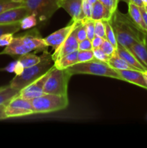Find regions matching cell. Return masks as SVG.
Wrapping results in <instances>:
<instances>
[{
	"instance_id": "cell-1",
	"label": "cell",
	"mask_w": 147,
	"mask_h": 148,
	"mask_svg": "<svg viewBox=\"0 0 147 148\" xmlns=\"http://www.w3.org/2000/svg\"><path fill=\"white\" fill-rule=\"evenodd\" d=\"M115 34L118 44L129 49L135 42H144L147 33L142 31L133 22L128 14L118 10L112 14L109 20Z\"/></svg>"
},
{
	"instance_id": "cell-2",
	"label": "cell",
	"mask_w": 147,
	"mask_h": 148,
	"mask_svg": "<svg viewBox=\"0 0 147 148\" xmlns=\"http://www.w3.org/2000/svg\"><path fill=\"white\" fill-rule=\"evenodd\" d=\"M40 62L30 67L26 68L20 75H15L10 82V85L14 89L20 91L43 76L54 66L52 54L46 50L40 56Z\"/></svg>"
},
{
	"instance_id": "cell-3",
	"label": "cell",
	"mask_w": 147,
	"mask_h": 148,
	"mask_svg": "<svg viewBox=\"0 0 147 148\" xmlns=\"http://www.w3.org/2000/svg\"><path fill=\"white\" fill-rule=\"evenodd\" d=\"M71 75H93L97 76L108 77L122 80L116 70L111 67L107 62L99 60L76 63L66 69Z\"/></svg>"
},
{
	"instance_id": "cell-4",
	"label": "cell",
	"mask_w": 147,
	"mask_h": 148,
	"mask_svg": "<svg viewBox=\"0 0 147 148\" xmlns=\"http://www.w3.org/2000/svg\"><path fill=\"white\" fill-rule=\"evenodd\" d=\"M35 114H48L65 109L69 105L67 95L45 93L31 100Z\"/></svg>"
},
{
	"instance_id": "cell-5",
	"label": "cell",
	"mask_w": 147,
	"mask_h": 148,
	"mask_svg": "<svg viewBox=\"0 0 147 148\" xmlns=\"http://www.w3.org/2000/svg\"><path fill=\"white\" fill-rule=\"evenodd\" d=\"M71 77L66 69H58L53 66L45 82L43 91L47 94L67 95L68 82Z\"/></svg>"
},
{
	"instance_id": "cell-6",
	"label": "cell",
	"mask_w": 147,
	"mask_h": 148,
	"mask_svg": "<svg viewBox=\"0 0 147 148\" xmlns=\"http://www.w3.org/2000/svg\"><path fill=\"white\" fill-rule=\"evenodd\" d=\"M60 0H25L24 6L30 14H35L37 20L46 22L60 8Z\"/></svg>"
},
{
	"instance_id": "cell-7",
	"label": "cell",
	"mask_w": 147,
	"mask_h": 148,
	"mask_svg": "<svg viewBox=\"0 0 147 148\" xmlns=\"http://www.w3.org/2000/svg\"><path fill=\"white\" fill-rule=\"evenodd\" d=\"M5 114L8 118L24 116L35 114L31 101L17 95L10 100L5 106Z\"/></svg>"
},
{
	"instance_id": "cell-8",
	"label": "cell",
	"mask_w": 147,
	"mask_h": 148,
	"mask_svg": "<svg viewBox=\"0 0 147 148\" xmlns=\"http://www.w3.org/2000/svg\"><path fill=\"white\" fill-rule=\"evenodd\" d=\"M78 22L79 21H74L71 19V21L67 25L63 27V28L56 30V32L49 35L48 37L44 38L47 46L53 48V51L57 50L60 47L61 45L64 42L66 38L69 36L71 32L74 29V27L77 25Z\"/></svg>"
},
{
	"instance_id": "cell-9",
	"label": "cell",
	"mask_w": 147,
	"mask_h": 148,
	"mask_svg": "<svg viewBox=\"0 0 147 148\" xmlns=\"http://www.w3.org/2000/svg\"><path fill=\"white\" fill-rule=\"evenodd\" d=\"M50 71H51V69L43 76L40 77V78L21 90L18 95L22 98L31 101L33 98H37V97L45 94L44 91H43V88H44L46 79H48L49 75H50Z\"/></svg>"
},
{
	"instance_id": "cell-10",
	"label": "cell",
	"mask_w": 147,
	"mask_h": 148,
	"mask_svg": "<svg viewBox=\"0 0 147 148\" xmlns=\"http://www.w3.org/2000/svg\"><path fill=\"white\" fill-rule=\"evenodd\" d=\"M76 26L71 32L70 34L66 38L64 42L61 45L60 47L52 53V59L54 62L64 56L65 55L79 50V40H77V38H76Z\"/></svg>"
},
{
	"instance_id": "cell-11",
	"label": "cell",
	"mask_w": 147,
	"mask_h": 148,
	"mask_svg": "<svg viewBox=\"0 0 147 148\" xmlns=\"http://www.w3.org/2000/svg\"><path fill=\"white\" fill-rule=\"evenodd\" d=\"M24 44L31 51L35 52L44 51L48 50V46L46 44L45 39L40 36L37 29H33L24 36H20Z\"/></svg>"
},
{
	"instance_id": "cell-12",
	"label": "cell",
	"mask_w": 147,
	"mask_h": 148,
	"mask_svg": "<svg viewBox=\"0 0 147 148\" xmlns=\"http://www.w3.org/2000/svg\"><path fill=\"white\" fill-rule=\"evenodd\" d=\"M29 14H30V12L24 5L10 9L0 14V24L18 23Z\"/></svg>"
},
{
	"instance_id": "cell-13",
	"label": "cell",
	"mask_w": 147,
	"mask_h": 148,
	"mask_svg": "<svg viewBox=\"0 0 147 148\" xmlns=\"http://www.w3.org/2000/svg\"><path fill=\"white\" fill-rule=\"evenodd\" d=\"M123 81L132 83L147 90V83L143 72L133 69H115Z\"/></svg>"
},
{
	"instance_id": "cell-14",
	"label": "cell",
	"mask_w": 147,
	"mask_h": 148,
	"mask_svg": "<svg viewBox=\"0 0 147 148\" xmlns=\"http://www.w3.org/2000/svg\"><path fill=\"white\" fill-rule=\"evenodd\" d=\"M59 7L69 14L74 21L81 20L82 14V0H60Z\"/></svg>"
},
{
	"instance_id": "cell-15",
	"label": "cell",
	"mask_w": 147,
	"mask_h": 148,
	"mask_svg": "<svg viewBox=\"0 0 147 148\" xmlns=\"http://www.w3.org/2000/svg\"><path fill=\"white\" fill-rule=\"evenodd\" d=\"M31 51L30 49L24 44L20 36L14 37L10 44L7 46L5 49L0 52V55L7 54L10 56H22Z\"/></svg>"
},
{
	"instance_id": "cell-16",
	"label": "cell",
	"mask_w": 147,
	"mask_h": 148,
	"mask_svg": "<svg viewBox=\"0 0 147 148\" xmlns=\"http://www.w3.org/2000/svg\"><path fill=\"white\" fill-rule=\"evenodd\" d=\"M116 50L119 56L122 59H123L125 62H128L130 65L133 66L136 70L141 71V72H144V71L147 70L129 49L118 44Z\"/></svg>"
},
{
	"instance_id": "cell-17",
	"label": "cell",
	"mask_w": 147,
	"mask_h": 148,
	"mask_svg": "<svg viewBox=\"0 0 147 148\" xmlns=\"http://www.w3.org/2000/svg\"><path fill=\"white\" fill-rule=\"evenodd\" d=\"M128 15L134 23L141 29L142 31L147 33V28L145 22L143 18L140 7L132 2L128 3Z\"/></svg>"
},
{
	"instance_id": "cell-18",
	"label": "cell",
	"mask_w": 147,
	"mask_h": 148,
	"mask_svg": "<svg viewBox=\"0 0 147 148\" xmlns=\"http://www.w3.org/2000/svg\"><path fill=\"white\" fill-rule=\"evenodd\" d=\"M113 13L111 12L105 6H104L100 1H97L93 4L91 19L96 20H110Z\"/></svg>"
},
{
	"instance_id": "cell-19",
	"label": "cell",
	"mask_w": 147,
	"mask_h": 148,
	"mask_svg": "<svg viewBox=\"0 0 147 148\" xmlns=\"http://www.w3.org/2000/svg\"><path fill=\"white\" fill-rule=\"evenodd\" d=\"M143 66L147 69V46L144 42H135L129 49Z\"/></svg>"
},
{
	"instance_id": "cell-20",
	"label": "cell",
	"mask_w": 147,
	"mask_h": 148,
	"mask_svg": "<svg viewBox=\"0 0 147 148\" xmlns=\"http://www.w3.org/2000/svg\"><path fill=\"white\" fill-rule=\"evenodd\" d=\"M78 52H79V50L75 51L55 61L54 66L58 69H65L78 63Z\"/></svg>"
},
{
	"instance_id": "cell-21",
	"label": "cell",
	"mask_w": 147,
	"mask_h": 148,
	"mask_svg": "<svg viewBox=\"0 0 147 148\" xmlns=\"http://www.w3.org/2000/svg\"><path fill=\"white\" fill-rule=\"evenodd\" d=\"M108 64L111 67L115 69H133V70H136L133 66L130 65L128 62H125L123 59H122L119 56V54L117 52V50L110 57Z\"/></svg>"
},
{
	"instance_id": "cell-22",
	"label": "cell",
	"mask_w": 147,
	"mask_h": 148,
	"mask_svg": "<svg viewBox=\"0 0 147 148\" xmlns=\"http://www.w3.org/2000/svg\"><path fill=\"white\" fill-rule=\"evenodd\" d=\"M20 91L12 88L10 85L0 87V105L7 104L9 101L17 95Z\"/></svg>"
},
{
	"instance_id": "cell-23",
	"label": "cell",
	"mask_w": 147,
	"mask_h": 148,
	"mask_svg": "<svg viewBox=\"0 0 147 148\" xmlns=\"http://www.w3.org/2000/svg\"><path fill=\"white\" fill-rule=\"evenodd\" d=\"M40 59H41L40 56L27 53L26 54L22 55V56H20V57L17 59V62L20 64L22 67L24 69L26 68L30 67V66L37 64L38 62H40Z\"/></svg>"
},
{
	"instance_id": "cell-24",
	"label": "cell",
	"mask_w": 147,
	"mask_h": 148,
	"mask_svg": "<svg viewBox=\"0 0 147 148\" xmlns=\"http://www.w3.org/2000/svg\"><path fill=\"white\" fill-rule=\"evenodd\" d=\"M104 23H105V34H106V39L109 40L115 48H118V41H117L116 37H115V34L114 33V30L112 29V25H111L110 23L109 20H104Z\"/></svg>"
},
{
	"instance_id": "cell-25",
	"label": "cell",
	"mask_w": 147,
	"mask_h": 148,
	"mask_svg": "<svg viewBox=\"0 0 147 148\" xmlns=\"http://www.w3.org/2000/svg\"><path fill=\"white\" fill-rule=\"evenodd\" d=\"M37 23V19L35 14H29L20 21V26L22 30L32 28L35 27Z\"/></svg>"
},
{
	"instance_id": "cell-26",
	"label": "cell",
	"mask_w": 147,
	"mask_h": 148,
	"mask_svg": "<svg viewBox=\"0 0 147 148\" xmlns=\"http://www.w3.org/2000/svg\"><path fill=\"white\" fill-rule=\"evenodd\" d=\"M21 29L20 22L12 24H0V36L4 33H10L14 34Z\"/></svg>"
},
{
	"instance_id": "cell-27",
	"label": "cell",
	"mask_w": 147,
	"mask_h": 148,
	"mask_svg": "<svg viewBox=\"0 0 147 148\" xmlns=\"http://www.w3.org/2000/svg\"><path fill=\"white\" fill-rule=\"evenodd\" d=\"M93 4H91L89 0H82V14L81 20L91 19Z\"/></svg>"
},
{
	"instance_id": "cell-28",
	"label": "cell",
	"mask_w": 147,
	"mask_h": 148,
	"mask_svg": "<svg viewBox=\"0 0 147 148\" xmlns=\"http://www.w3.org/2000/svg\"><path fill=\"white\" fill-rule=\"evenodd\" d=\"M95 60L93 49L89 51H79L78 52V63Z\"/></svg>"
},
{
	"instance_id": "cell-29",
	"label": "cell",
	"mask_w": 147,
	"mask_h": 148,
	"mask_svg": "<svg viewBox=\"0 0 147 148\" xmlns=\"http://www.w3.org/2000/svg\"><path fill=\"white\" fill-rule=\"evenodd\" d=\"M23 5H24V3L14 2L12 0H0V14L7 10Z\"/></svg>"
},
{
	"instance_id": "cell-30",
	"label": "cell",
	"mask_w": 147,
	"mask_h": 148,
	"mask_svg": "<svg viewBox=\"0 0 147 148\" xmlns=\"http://www.w3.org/2000/svg\"><path fill=\"white\" fill-rule=\"evenodd\" d=\"M86 26V36L87 38L92 40L95 36V20L92 19H87V20H82Z\"/></svg>"
},
{
	"instance_id": "cell-31",
	"label": "cell",
	"mask_w": 147,
	"mask_h": 148,
	"mask_svg": "<svg viewBox=\"0 0 147 148\" xmlns=\"http://www.w3.org/2000/svg\"><path fill=\"white\" fill-rule=\"evenodd\" d=\"M76 38L77 40L79 41L84 40V39L87 38V36H86V26H85L84 23L82 20H79L77 26H76Z\"/></svg>"
},
{
	"instance_id": "cell-32",
	"label": "cell",
	"mask_w": 147,
	"mask_h": 148,
	"mask_svg": "<svg viewBox=\"0 0 147 148\" xmlns=\"http://www.w3.org/2000/svg\"><path fill=\"white\" fill-rule=\"evenodd\" d=\"M95 36H99L106 39L105 34V23L102 20H96L95 22Z\"/></svg>"
},
{
	"instance_id": "cell-33",
	"label": "cell",
	"mask_w": 147,
	"mask_h": 148,
	"mask_svg": "<svg viewBox=\"0 0 147 148\" xmlns=\"http://www.w3.org/2000/svg\"><path fill=\"white\" fill-rule=\"evenodd\" d=\"M100 48L108 56H110V57L115 53V51L117 49L116 48H115L109 40H107V39H104L103 43L101 45Z\"/></svg>"
},
{
	"instance_id": "cell-34",
	"label": "cell",
	"mask_w": 147,
	"mask_h": 148,
	"mask_svg": "<svg viewBox=\"0 0 147 148\" xmlns=\"http://www.w3.org/2000/svg\"><path fill=\"white\" fill-rule=\"evenodd\" d=\"M93 53L95 59H97V60L107 62V63H108V61H109L110 56H108V55L102 50V49H101L100 47L93 49Z\"/></svg>"
},
{
	"instance_id": "cell-35",
	"label": "cell",
	"mask_w": 147,
	"mask_h": 148,
	"mask_svg": "<svg viewBox=\"0 0 147 148\" xmlns=\"http://www.w3.org/2000/svg\"><path fill=\"white\" fill-rule=\"evenodd\" d=\"M98 1H100L111 12L113 13L117 10L119 0H98Z\"/></svg>"
},
{
	"instance_id": "cell-36",
	"label": "cell",
	"mask_w": 147,
	"mask_h": 148,
	"mask_svg": "<svg viewBox=\"0 0 147 148\" xmlns=\"http://www.w3.org/2000/svg\"><path fill=\"white\" fill-rule=\"evenodd\" d=\"M13 33H4V34L1 35L0 36V47L1 46H7L9 44L12 43L14 36H13Z\"/></svg>"
},
{
	"instance_id": "cell-37",
	"label": "cell",
	"mask_w": 147,
	"mask_h": 148,
	"mask_svg": "<svg viewBox=\"0 0 147 148\" xmlns=\"http://www.w3.org/2000/svg\"><path fill=\"white\" fill-rule=\"evenodd\" d=\"M92 49H93V47H92V40H90L89 39L86 38L79 42V51H89L92 50Z\"/></svg>"
},
{
	"instance_id": "cell-38",
	"label": "cell",
	"mask_w": 147,
	"mask_h": 148,
	"mask_svg": "<svg viewBox=\"0 0 147 148\" xmlns=\"http://www.w3.org/2000/svg\"><path fill=\"white\" fill-rule=\"evenodd\" d=\"M104 38L102 37H99V36H95L94 37V38L92 40V44L93 49H95V48H99L100 47L101 45L103 43Z\"/></svg>"
},
{
	"instance_id": "cell-39",
	"label": "cell",
	"mask_w": 147,
	"mask_h": 148,
	"mask_svg": "<svg viewBox=\"0 0 147 148\" xmlns=\"http://www.w3.org/2000/svg\"><path fill=\"white\" fill-rule=\"evenodd\" d=\"M7 104L0 105V120L7 119V117L5 114V106Z\"/></svg>"
},
{
	"instance_id": "cell-40",
	"label": "cell",
	"mask_w": 147,
	"mask_h": 148,
	"mask_svg": "<svg viewBox=\"0 0 147 148\" xmlns=\"http://www.w3.org/2000/svg\"><path fill=\"white\" fill-rule=\"evenodd\" d=\"M15 64H16V61H14V62L10 63L8 66H6V67L4 68V69L9 72H14V66H15Z\"/></svg>"
},
{
	"instance_id": "cell-41",
	"label": "cell",
	"mask_w": 147,
	"mask_h": 148,
	"mask_svg": "<svg viewBox=\"0 0 147 148\" xmlns=\"http://www.w3.org/2000/svg\"><path fill=\"white\" fill-rule=\"evenodd\" d=\"M140 10H141V14H142V16H143V18H144V22H145L146 26V28H147V12H146L144 6H143V7H140Z\"/></svg>"
},
{
	"instance_id": "cell-42",
	"label": "cell",
	"mask_w": 147,
	"mask_h": 148,
	"mask_svg": "<svg viewBox=\"0 0 147 148\" xmlns=\"http://www.w3.org/2000/svg\"><path fill=\"white\" fill-rule=\"evenodd\" d=\"M131 2L136 4V5H138V7H143V6H144V4H143L141 0H131Z\"/></svg>"
},
{
	"instance_id": "cell-43",
	"label": "cell",
	"mask_w": 147,
	"mask_h": 148,
	"mask_svg": "<svg viewBox=\"0 0 147 148\" xmlns=\"http://www.w3.org/2000/svg\"><path fill=\"white\" fill-rule=\"evenodd\" d=\"M143 75H144V78H145V80H146V83H147V70L143 72Z\"/></svg>"
},
{
	"instance_id": "cell-44",
	"label": "cell",
	"mask_w": 147,
	"mask_h": 148,
	"mask_svg": "<svg viewBox=\"0 0 147 148\" xmlns=\"http://www.w3.org/2000/svg\"><path fill=\"white\" fill-rule=\"evenodd\" d=\"M12 1H14V2H18V3H24L25 0H12Z\"/></svg>"
},
{
	"instance_id": "cell-45",
	"label": "cell",
	"mask_w": 147,
	"mask_h": 148,
	"mask_svg": "<svg viewBox=\"0 0 147 148\" xmlns=\"http://www.w3.org/2000/svg\"><path fill=\"white\" fill-rule=\"evenodd\" d=\"M97 1V0H89V2H90L91 4H95V3Z\"/></svg>"
},
{
	"instance_id": "cell-46",
	"label": "cell",
	"mask_w": 147,
	"mask_h": 148,
	"mask_svg": "<svg viewBox=\"0 0 147 148\" xmlns=\"http://www.w3.org/2000/svg\"><path fill=\"white\" fill-rule=\"evenodd\" d=\"M120 1H125V2H126L127 4H128L129 2H131V0H120Z\"/></svg>"
},
{
	"instance_id": "cell-47",
	"label": "cell",
	"mask_w": 147,
	"mask_h": 148,
	"mask_svg": "<svg viewBox=\"0 0 147 148\" xmlns=\"http://www.w3.org/2000/svg\"><path fill=\"white\" fill-rule=\"evenodd\" d=\"M141 1H142L144 5H145V4H147V0H141Z\"/></svg>"
},
{
	"instance_id": "cell-48",
	"label": "cell",
	"mask_w": 147,
	"mask_h": 148,
	"mask_svg": "<svg viewBox=\"0 0 147 148\" xmlns=\"http://www.w3.org/2000/svg\"><path fill=\"white\" fill-rule=\"evenodd\" d=\"M145 43H146V46H147V33H146V38H145Z\"/></svg>"
},
{
	"instance_id": "cell-49",
	"label": "cell",
	"mask_w": 147,
	"mask_h": 148,
	"mask_svg": "<svg viewBox=\"0 0 147 148\" xmlns=\"http://www.w3.org/2000/svg\"><path fill=\"white\" fill-rule=\"evenodd\" d=\"M145 6H147V4H145Z\"/></svg>"
}]
</instances>
